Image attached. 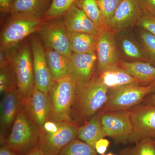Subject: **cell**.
<instances>
[{
    "label": "cell",
    "mask_w": 155,
    "mask_h": 155,
    "mask_svg": "<svg viewBox=\"0 0 155 155\" xmlns=\"http://www.w3.org/2000/svg\"><path fill=\"white\" fill-rule=\"evenodd\" d=\"M48 67L53 80L70 74V58L50 48L45 47Z\"/></svg>",
    "instance_id": "obj_21"
},
{
    "label": "cell",
    "mask_w": 155,
    "mask_h": 155,
    "mask_svg": "<svg viewBox=\"0 0 155 155\" xmlns=\"http://www.w3.org/2000/svg\"><path fill=\"white\" fill-rule=\"evenodd\" d=\"M143 14L139 0H122L105 28L114 32L125 29L137 23Z\"/></svg>",
    "instance_id": "obj_15"
},
{
    "label": "cell",
    "mask_w": 155,
    "mask_h": 155,
    "mask_svg": "<svg viewBox=\"0 0 155 155\" xmlns=\"http://www.w3.org/2000/svg\"><path fill=\"white\" fill-rule=\"evenodd\" d=\"M122 150L120 155H155V139L145 138Z\"/></svg>",
    "instance_id": "obj_26"
},
{
    "label": "cell",
    "mask_w": 155,
    "mask_h": 155,
    "mask_svg": "<svg viewBox=\"0 0 155 155\" xmlns=\"http://www.w3.org/2000/svg\"><path fill=\"white\" fill-rule=\"evenodd\" d=\"M97 70L102 72L119 67L114 31L105 28L98 35L97 48Z\"/></svg>",
    "instance_id": "obj_14"
},
{
    "label": "cell",
    "mask_w": 155,
    "mask_h": 155,
    "mask_svg": "<svg viewBox=\"0 0 155 155\" xmlns=\"http://www.w3.org/2000/svg\"><path fill=\"white\" fill-rule=\"evenodd\" d=\"M40 131L23 108L15 120L5 143L19 155H26L38 145Z\"/></svg>",
    "instance_id": "obj_3"
},
{
    "label": "cell",
    "mask_w": 155,
    "mask_h": 155,
    "mask_svg": "<svg viewBox=\"0 0 155 155\" xmlns=\"http://www.w3.org/2000/svg\"><path fill=\"white\" fill-rule=\"evenodd\" d=\"M17 87L16 77L11 63L1 68L0 71V93L4 95Z\"/></svg>",
    "instance_id": "obj_28"
},
{
    "label": "cell",
    "mask_w": 155,
    "mask_h": 155,
    "mask_svg": "<svg viewBox=\"0 0 155 155\" xmlns=\"http://www.w3.org/2000/svg\"><path fill=\"white\" fill-rule=\"evenodd\" d=\"M45 21L42 19L12 17L1 34V50L7 51L14 48L31 34L38 32Z\"/></svg>",
    "instance_id": "obj_6"
},
{
    "label": "cell",
    "mask_w": 155,
    "mask_h": 155,
    "mask_svg": "<svg viewBox=\"0 0 155 155\" xmlns=\"http://www.w3.org/2000/svg\"><path fill=\"white\" fill-rule=\"evenodd\" d=\"M38 32L45 47L50 48L70 58L72 52L69 42V32L62 19L45 21Z\"/></svg>",
    "instance_id": "obj_8"
},
{
    "label": "cell",
    "mask_w": 155,
    "mask_h": 155,
    "mask_svg": "<svg viewBox=\"0 0 155 155\" xmlns=\"http://www.w3.org/2000/svg\"><path fill=\"white\" fill-rule=\"evenodd\" d=\"M141 37L150 63L155 67V36L147 31L142 32Z\"/></svg>",
    "instance_id": "obj_30"
},
{
    "label": "cell",
    "mask_w": 155,
    "mask_h": 155,
    "mask_svg": "<svg viewBox=\"0 0 155 155\" xmlns=\"http://www.w3.org/2000/svg\"><path fill=\"white\" fill-rule=\"evenodd\" d=\"M59 122L58 130L53 133L41 129L38 146L45 155H57L77 138L79 125L73 122Z\"/></svg>",
    "instance_id": "obj_7"
},
{
    "label": "cell",
    "mask_w": 155,
    "mask_h": 155,
    "mask_svg": "<svg viewBox=\"0 0 155 155\" xmlns=\"http://www.w3.org/2000/svg\"><path fill=\"white\" fill-rule=\"evenodd\" d=\"M69 32H79L98 35L100 30L86 14L76 5L62 17Z\"/></svg>",
    "instance_id": "obj_17"
},
{
    "label": "cell",
    "mask_w": 155,
    "mask_h": 155,
    "mask_svg": "<svg viewBox=\"0 0 155 155\" xmlns=\"http://www.w3.org/2000/svg\"><path fill=\"white\" fill-rule=\"evenodd\" d=\"M106 137L102 125L101 115L99 113L79 126L78 130L77 138L94 148L96 142Z\"/></svg>",
    "instance_id": "obj_19"
},
{
    "label": "cell",
    "mask_w": 155,
    "mask_h": 155,
    "mask_svg": "<svg viewBox=\"0 0 155 155\" xmlns=\"http://www.w3.org/2000/svg\"><path fill=\"white\" fill-rule=\"evenodd\" d=\"M69 37L72 53L84 54L96 51L98 35L87 33L69 32Z\"/></svg>",
    "instance_id": "obj_23"
},
{
    "label": "cell",
    "mask_w": 155,
    "mask_h": 155,
    "mask_svg": "<svg viewBox=\"0 0 155 155\" xmlns=\"http://www.w3.org/2000/svg\"><path fill=\"white\" fill-rule=\"evenodd\" d=\"M69 61L70 74L75 79L77 86L86 84L94 78L97 62L95 52L84 54L72 53Z\"/></svg>",
    "instance_id": "obj_16"
},
{
    "label": "cell",
    "mask_w": 155,
    "mask_h": 155,
    "mask_svg": "<svg viewBox=\"0 0 155 155\" xmlns=\"http://www.w3.org/2000/svg\"><path fill=\"white\" fill-rule=\"evenodd\" d=\"M26 155H45L41 150L39 148L38 145L31 150L30 152L28 153Z\"/></svg>",
    "instance_id": "obj_38"
},
{
    "label": "cell",
    "mask_w": 155,
    "mask_h": 155,
    "mask_svg": "<svg viewBox=\"0 0 155 155\" xmlns=\"http://www.w3.org/2000/svg\"><path fill=\"white\" fill-rule=\"evenodd\" d=\"M11 64L17 88L25 100L30 95L35 86L30 45L25 44L11 55Z\"/></svg>",
    "instance_id": "obj_5"
},
{
    "label": "cell",
    "mask_w": 155,
    "mask_h": 155,
    "mask_svg": "<svg viewBox=\"0 0 155 155\" xmlns=\"http://www.w3.org/2000/svg\"><path fill=\"white\" fill-rule=\"evenodd\" d=\"M104 155H116L115 154H114L113 153H108L107 154H105Z\"/></svg>",
    "instance_id": "obj_39"
},
{
    "label": "cell",
    "mask_w": 155,
    "mask_h": 155,
    "mask_svg": "<svg viewBox=\"0 0 155 155\" xmlns=\"http://www.w3.org/2000/svg\"><path fill=\"white\" fill-rule=\"evenodd\" d=\"M108 93L109 89L99 77L77 86L71 114L72 122L80 126L97 114L107 102Z\"/></svg>",
    "instance_id": "obj_1"
},
{
    "label": "cell",
    "mask_w": 155,
    "mask_h": 155,
    "mask_svg": "<svg viewBox=\"0 0 155 155\" xmlns=\"http://www.w3.org/2000/svg\"><path fill=\"white\" fill-rule=\"evenodd\" d=\"M129 111L132 132L128 142L135 143L145 138L155 139V106L138 105Z\"/></svg>",
    "instance_id": "obj_9"
},
{
    "label": "cell",
    "mask_w": 155,
    "mask_h": 155,
    "mask_svg": "<svg viewBox=\"0 0 155 155\" xmlns=\"http://www.w3.org/2000/svg\"><path fill=\"white\" fill-rule=\"evenodd\" d=\"M119 67L141 84H151L155 81V67L150 63L120 61Z\"/></svg>",
    "instance_id": "obj_20"
},
{
    "label": "cell",
    "mask_w": 155,
    "mask_h": 155,
    "mask_svg": "<svg viewBox=\"0 0 155 155\" xmlns=\"http://www.w3.org/2000/svg\"><path fill=\"white\" fill-rule=\"evenodd\" d=\"M77 87L70 74L54 81L48 94L52 106L51 121L72 122L71 114Z\"/></svg>",
    "instance_id": "obj_2"
},
{
    "label": "cell",
    "mask_w": 155,
    "mask_h": 155,
    "mask_svg": "<svg viewBox=\"0 0 155 155\" xmlns=\"http://www.w3.org/2000/svg\"><path fill=\"white\" fill-rule=\"evenodd\" d=\"M137 24L155 36V17L143 12Z\"/></svg>",
    "instance_id": "obj_32"
},
{
    "label": "cell",
    "mask_w": 155,
    "mask_h": 155,
    "mask_svg": "<svg viewBox=\"0 0 155 155\" xmlns=\"http://www.w3.org/2000/svg\"><path fill=\"white\" fill-rule=\"evenodd\" d=\"M46 1H47V2H48V3L49 2V1H50V0H46Z\"/></svg>",
    "instance_id": "obj_41"
},
{
    "label": "cell",
    "mask_w": 155,
    "mask_h": 155,
    "mask_svg": "<svg viewBox=\"0 0 155 155\" xmlns=\"http://www.w3.org/2000/svg\"><path fill=\"white\" fill-rule=\"evenodd\" d=\"M35 87L38 90L48 94L54 81L48 67L45 47L41 39L34 36L31 39Z\"/></svg>",
    "instance_id": "obj_12"
},
{
    "label": "cell",
    "mask_w": 155,
    "mask_h": 155,
    "mask_svg": "<svg viewBox=\"0 0 155 155\" xmlns=\"http://www.w3.org/2000/svg\"><path fill=\"white\" fill-rule=\"evenodd\" d=\"M0 155H19L11 149L5 143H1Z\"/></svg>",
    "instance_id": "obj_36"
},
{
    "label": "cell",
    "mask_w": 155,
    "mask_h": 155,
    "mask_svg": "<svg viewBox=\"0 0 155 155\" xmlns=\"http://www.w3.org/2000/svg\"><path fill=\"white\" fill-rule=\"evenodd\" d=\"M94 148L76 138L64 147L57 155H97Z\"/></svg>",
    "instance_id": "obj_27"
},
{
    "label": "cell",
    "mask_w": 155,
    "mask_h": 155,
    "mask_svg": "<svg viewBox=\"0 0 155 155\" xmlns=\"http://www.w3.org/2000/svg\"><path fill=\"white\" fill-rule=\"evenodd\" d=\"M110 144V141L107 139L104 138L100 139L96 142L95 144V149L97 152L100 155H104Z\"/></svg>",
    "instance_id": "obj_34"
},
{
    "label": "cell",
    "mask_w": 155,
    "mask_h": 155,
    "mask_svg": "<svg viewBox=\"0 0 155 155\" xmlns=\"http://www.w3.org/2000/svg\"><path fill=\"white\" fill-rule=\"evenodd\" d=\"M143 12L155 17V0H139Z\"/></svg>",
    "instance_id": "obj_33"
},
{
    "label": "cell",
    "mask_w": 155,
    "mask_h": 155,
    "mask_svg": "<svg viewBox=\"0 0 155 155\" xmlns=\"http://www.w3.org/2000/svg\"><path fill=\"white\" fill-rule=\"evenodd\" d=\"M48 7L46 0H14L8 13L12 17L42 19Z\"/></svg>",
    "instance_id": "obj_18"
},
{
    "label": "cell",
    "mask_w": 155,
    "mask_h": 155,
    "mask_svg": "<svg viewBox=\"0 0 155 155\" xmlns=\"http://www.w3.org/2000/svg\"><path fill=\"white\" fill-rule=\"evenodd\" d=\"M23 110L31 121L41 129L51 117L49 95L38 90L35 86L30 95L24 100Z\"/></svg>",
    "instance_id": "obj_13"
},
{
    "label": "cell",
    "mask_w": 155,
    "mask_h": 155,
    "mask_svg": "<svg viewBox=\"0 0 155 155\" xmlns=\"http://www.w3.org/2000/svg\"><path fill=\"white\" fill-rule=\"evenodd\" d=\"M24 99L17 87L3 95L0 104L1 144L5 143L7 134L11 128L24 105Z\"/></svg>",
    "instance_id": "obj_11"
},
{
    "label": "cell",
    "mask_w": 155,
    "mask_h": 155,
    "mask_svg": "<svg viewBox=\"0 0 155 155\" xmlns=\"http://www.w3.org/2000/svg\"><path fill=\"white\" fill-rule=\"evenodd\" d=\"M110 90L107 102L98 113L129 110L154 91L155 85L132 84Z\"/></svg>",
    "instance_id": "obj_4"
},
{
    "label": "cell",
    "mask_w": 155,
    "mask_h": 155,
    "mask_svg": "<svg viewBox=\"0 0 155 155\" xmlns=\"http://www.w3.org/2000/svg\"><path fill=\"white\" fill-rule=\"evenodd\" d=\"M76 2L77 0H52L43 20L47 21L61 18L75 5Z\"/></svg>",
    "instance_id": "obj_25"
},
{
    "label": "cell",
    "mask_w": 155,
    "mask_h": 155,
    "mask_svg": "<svg viewBox=\"0 0 155 155\" xmlns=\"http://www.w3.org/2000/svg\"><path fill=\"white\" fill-rule=\"evenodd\" d=\"M99 77L109 89L141 83L139 81L119 67L102 72L100 74Z\"/></svg>",
    "instance_id": "obj_22"
},
{
    "label": "cell",
    "mask_w": 155,
    "mask_h": 155,
    "mask_svg": "<svg viewBox=\"0 0 155 155\" xmlns=\"http://www.w3.org/2000/svg\"><path fill=\"white\" fill-rule=\"evenodd\" d=\"M122 46L126 55L136 59L141 58V53L138 48L131 41L127 39L123 40L122 41Z\"/></svg>",
    "instance_id": "obj_31"
},
{
    "label": "cell",
    "mask_w": 155,
    "mask_h": 155,
    "mask_svg": "<svg viewBox=\"0 0 155 155\" xmlns=\"http://www.w3.org/2000/svg\"><path fill=\"white\" fill-rule=\"evenodd\" d=\"M75 5L84 12L100 30L106 28L97 0H77Z\"/></svg>",
    "instance_id": "obj_24"
},
{
    "label": "cell",
    "mask_w": 155,
    "mask_h": 155,
    "mask_svg": "<svg viewBox=\"0 0 155 155\" xmlns=\"http://www.w3.org/2000/svg\"><path fill=\"white\" fill-rule=\"evenodd\" d=\"M104 23L106 24L114 16L122 0H97Z\"/></svg>",
    "instance_id": "obj_29"
},
{
    "label": "cell",
    "mask_w": 155,
    "mask_h": 155,
    "mask_svg": "<svg viewBox=\"0 0 155 155\" xmlns=\"http://www.w3.org/2000/svg\"><path fill=\"white\" fill-rule=\"evenodd\" d=\"M145 104L155 106V93L148 95L144 99Z\"/></svg>",
    "instance_id": "obj_37"
},
{
    "label": "cell",
    "mask_w": 155,
    "mask_h": 155,
    "mask_svg": "<svg viewBox=\"0 0 155 155\" xmlns=\"http://www.w3.org/2000/svg\"><path fill=\"white\" fill-rule=\"evenodd\" d=\"M151 84H153V85H155V81H154Z\"/></svg>",
    "instance_id": "obj_40"
},
{
    "label": "cell",
    "mask_w": 155,
    "mask_h": 155,
    "mask_svg": "<svg viewBox=\"0 0 155 155\" xmlns=\"http://www.w3.org/2000/svg\"><path fill=\"white\" fill-rule=\"evenodd\" d=\"M14 0H0V11L2 13H8Z\"/></svg>",
    "instance_id": "obj_35"
},
{
    "label": "cell",
    "mask_w": 155,
    "mask_h": 155,
    "mask_svg": "<svg viewBox=\"0 0 155 155\" xmlns=\"http://www.w3.org/2000/svg\"><path fill=\"white\" fill-rule=\"evenodd\" d=\"M106 137L114 140L116 143L128 141L132 134V126L129 110L99 113Z\"/></svg>",
    "instance_id": "obj_10"
}]
</instances>
